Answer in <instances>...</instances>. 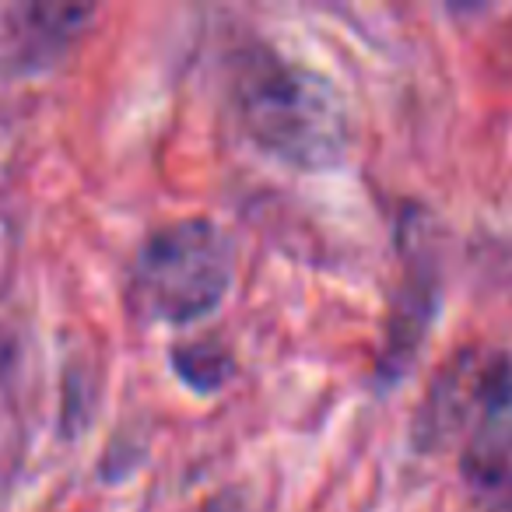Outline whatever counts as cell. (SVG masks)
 Wrapping results in <instances>:
<instances>
[{
	"label": "cell",
	"instance_id": "obj_2",
	"mask_svg": "<svg viewBox=\"0 0 512 512\" xmlns=\"http://www.w3.org/2000/svg\"><path fill=\"white\" fill-rule=\"evenodd\" d=\"M228 285H232V249L218 225L204 218L158 228L137 253L134 295L151 320H200L225 299Z\"/></svg>",
	"mask_w": 512,
	"mask_h": 512
},
{
	"label": "cell",
	"instance_id": "obj_5",
	"mask_svg": "<svg viewBox=\"0 0 512 512\" xmlns=\"http://www.w3.org/2000/svg\"><path fill=\"white\" fill-rule=\"evenodd\" d=\"M200 512H249V509H246V502H242V498L235 495V491H228V495L211 498V502H207Z\"/></svg>",
	"mask_w": 512,
	"mask_h": 512
},
{
	"label": "cell",
	"instance_id": "obj_4",
	"mask_svg": "<svg viewBox=\"0 0 512 512\" xmlns=\"http://www.w3.org/2000/svg\"><path fill=\"white\" fill-rule=\"evenodd\" d=\"M172 365L193 390H218L232 372V358L218 341L183 344V348L172 351Z\"/></svg>",
	"mask_w": 512,
	"mask_h": 512
},
{
	"label": "cell",
	"instance_id": "obj_3",
	"mask_svg": "<svg viewBox=\"0 0 512 512\" xmlns=\"http://www.w3.org/2000/svg\"><path fill=\"white\" fill-rule=\"evenodd\" d=\"M512 407V362L488 348H470L446 365L421 407V439L439 446L456 435L488 432Z\"/></svg>",
	"mask_w": 512,
	"mask_h": 512
},
{
	"label": "cell",
	"instance_id": "obj_1",
	"mask_svg": "<svg viewBox=\"0 0 512 512\" xmlns=\"http://www.w3.org/2000/svg\"><path fill=\"white\" fill-rule=\"evenodd\" d=\"M235 116L256 148L292 169H330L348 148L341 95L278 57L246 60L235 78Z\"/></svg>",
	"mask_w": 512,
	"mask_h": 512
}]
</instances>
